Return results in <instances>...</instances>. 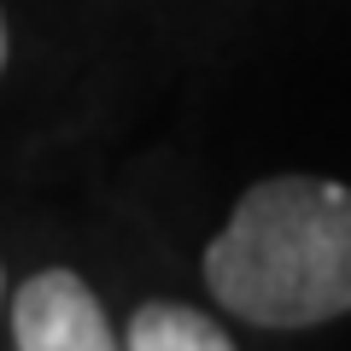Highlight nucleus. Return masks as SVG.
I'll use <instances>...</instances> for the list:
<instances>
[{
  "label": "nucleus",
  "instance_id": "obj_1",
  "mask_svg": "<svg viewBox=\"0 0 351 351\" xmlns=\"http://www.w3.org/2000/svg\"><path fill=\"white\" fill-rule=\"evenodd\" d=\"M205 287L252 328H316L351 311V188L263 176L205 246Z\"/></svg>",
  "mask_w": 351,
  "mask_h": 351
},
{
  "label": "nucleus",
  "instance_id": "obj_2",
  "mask_svg": "<svg viewBox=\"0 0 351 351\" xmlns=\"http://www.w3.org/2000/svg\"><path fill=\"white\" fill-rule=\"evenodd\" d=\"M12 339L18 351H117L100 299L71 269H41L12 299Z\"/></svg>",
  "mask_w": 351,
  "mask_h": 351
},
{
  "label": "nucleus",
  "instance_id": "obj_3",
  "mask_svg": "<svg viewBox=\"0 0 351 351\" xmlns=\"http://www.w3.org/2000/svg\"><path fill=\"white\" fill-rule=\"evenodd\" d=\"M129 351H234V339L193 304H141L129 316Z\"/></svg>",
  "mask_w": 351,
  "mask_h": 351
},
{
  "label": "nucleus",
  "instance_id": "obj_4",
  "mask_svg": "<svg viewBox=\"0 0 351 351\" xmlns=\"http://www.w3.org/2000/svg\"><path fill=\"white\" fill-rule=\"evenodd\" d=\"M0 71H6V18H0Z\"/></svg>",
  "mask_w": 351,
  "mask_h": 351
}]
</instances>
